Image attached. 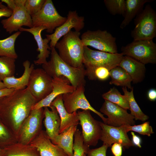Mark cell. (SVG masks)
Returning a JSON list of instances; mask_svg holds the SVG:
<instances>
[{"label":"cell","instance_id":"1","mask_svg":"<svg viewBox=\"0 0 156 156\" xmlns=\"http://www.w3.org/2000/svg\"><path fill=\"white\" fill-rule=\"evenodd\" d=\"M37 102L27 88L0 98V118L16 139L21 125Z\"/></svg>","mask_w":156,"mask_h":156},{"label":"cell","instance_id":"2","mask_svg":"<svg viewBox=\"0 0 156 156\" xmlns=\"http://www.w3.org/2000/svg\"><path fill=\"white\" fill-rule=\"evenodd\" d=\"M42 66V68L52 78L63 77L75 89L85 86L86 70L83 65L78 67L69 65L60 57L55 48L51 49L50 60Z\"/></svg>","mask_w":156,"mask_h":156},{"label":"cell","instance_id":"3","mask_svg":"<svg viewBox=\"0 0 156 156\" xmlns=\"http://www.w3.org/2000/svg\"><path fill=\"white\" fill-rule=\"evenodd\" d=\"M80 32L71 31L55 44L60 57L66 63L75 67L83 65L84 45L80 38Z\"/></svg>","mask_w":156,"mask_h":156},{"label":"cell","instance_id":"4","mask_svg":"<svg viewBox=\"0 0 156 156\" xmlns=\"http://www.w3.org/2000/svg\"><path fill=\"white\" fill-rule=\"evenodd\" d=\"M123 56L121 53H112L94 50L84 46L83 64L86 76L89 80H94L93 73L96 68L103 66L110 70L118 66Z\"/></svg>","mask_w":156,"mask_h":156},{"label":"cell","instance_id":"5","mask_svg":"<svg viewBox=\"0 0 156 156\" xmlns=\"http://www.w3.org/2000/svg\"><path fill=\"white\" fill-rule=\"evenodd\" d=\"M135 27L131 32L133 40H153L156 36V12L147 5L135 17Z\"/></svg>","mask_w":156,"mask_h":156},{"label":"cell","instance_id":"6","mask_svg":"<svg viewBox=\"0 0 156 156\" xmlns=\"http://www.w3.org/2000/svg\"><path fill=\"white\" fill-rule=\"evenodd\" d=\"M123 55L131 57L146 64L156 63V44L153 40H133L121 48Z\"/></svg>","mask_w":156,"mask_h":156},{"label":"cell","instance_id":"7","mask_svg":"<svg viewBox=\"0 0 156 156\" xmlns=\"http://www.w3.org/2000/svg\"><path fill=\"white\" fill-rule=\"evenodd\" d=\"M31 17L33 27H44L47 32L50 34L67 19L59 13L51 0H45L41 10Z\"/></svg>","mask_w":156,"mask_h":156},{"label":"cell","instance_id":"8","mask_svg":"<svg viewBox=\"0 0 156 156\" xmlns=\"http://www.w3.org/2000/svg\"><path fill=\"white\" fill-rule=\"evenodd\" d=\"M81 38L84 46L106 52L118 53L116 38L106 30H88L82 34Z\"/></svg>","mask_w":156,"mask_h":156},{"label":"cell","instance_id":"9","mask_svg":"<svg viewBox=\"0 0 156 156\" xmlns=\"http://www.w3.org/2000/svg\"><path fill=\"white\" fill-rule=\"evenodd\" d=\"M53 79L42 68L32 70L26 88L37 102L45 98L51 92Z\"/></svg>","mask_w":156,"mask_h":156},{"label":"cell","instance_id":"10","mask_svg":"<svg viewBox=\"0 0 156 156\" xmlns=\"http://www.w3.org/2000/svg\"><path fill=\"white\" fill-rule=\"evenodd\" d=\"M44 117L43 108L32 109L21 125L16 139L17 142L29 144L41 130L42 121Z\"/></svg>","mask_w":156,"mask_h":156},{"label":"cell","instance_id":"11","mask_svg":"<svg viewBox=\"0 0 156 156\" xmlns=\"http://www.w3.org/2000/svg\"><path fill=\"white\" fill-rule=\"evenodd\" d=\"M77 113L84 144L89 147L96 146L101 136L102 129L100 122L93 118L90 110L78 111Z\"/></svg>","mask_w":156,"mask_h":156},{"label":"cell","instance_id":"12","mask_svg":"<svg viewBox=\"0 0 156 156\" xmlns=\"http://www.w3.org/2000/svg\"><path fill=\"white\" fill-rule=\"evenodd\" d=\"M85 86H81L71 92L63 94V103L65 109L69 113L77 111L79 109L91 111L99 116L103 122L106 124L107 118L91 106L85 96Z\"/></svg>","mask_w":156,"mask_h":156},{"label":"cell","instance_id":"13","mask_svg":"<svg viewBox=\"0 0 156 156\" xmlns=\"http://www.w3.org/2000/svg\"><path fill=\"white\" fill-rule=\"evenodd\" d=\"M26 0H14L16 9L9 17L1 21L3 28L10 34L18 31L23 26L33 27L31 16L25 8Z\"/></svg>","mask_w":156,"mask_h":156},{"label":"cell","instance_id":"14","mask_svg":"<svg viewBox=\"0 0 156 156\" xmlns=\"http://www.w3.org/2000/svg\"><path fill=\"white\" fill-rule=\"evenodd\" d=\"M105 100L100 111L107 116V125L115 127H120L123 125H135L134 117L128 113L127 110L109 101Z\"/></svg>","mask_w":156,"mask_h":156},{"label":"cell","instance_id":"15","mask_svg":"<svg viewBox=\"0 0 156 156\" xmlns=\"http://www.w3.org/2000/svg\"><path fill=\"white\" fill-rule=\"evenodd\" d=\"M66 18L65 22L56 28L53 33L46 35V38L50 40L49 45L51 49L55 48L59 40L72 29H74L76 31L80 32L84 27V17L79 16L76 10L69 11Z\"/></svg>","mask_w":156,"mask_h":156},{"label":"cell","instance_id":"16","mask_svg":"<svg viewBox=\"0 0 156 156\" xmlns=\"http://www.w3.org/2000/svg\"><path fill=\"white\" fill-rule=\"evenodd\" d=\"M100 123L102 129L100 140L103 142V144L109 147L113 144L118 143L124 148L134 146L129 138L127 133L121 126H111L101 122Z\"/></svg>","mask_w":156,"mask_h":156},{"label":"cell","instance_id":"17","mask_svg":"<svg viewBox=\"0 0 156 156\" xmlns=\"http://www.w3.org/2000/svg\"><path fill=\"white\" fill-rule=\"evenodd\" d=\"M39 156H68L58 146L53 144L45 131L41 130L29 144Z\"/></svg>","mask_w":156,"mask_h":156},{"label":"cell","instance_id":"18","mask_svg":"<svg viewBox=\"0 0 156 156\" xmlns=\"http://www.w3.org/2000/svg\"><path fill=\"white\" fill-rule=\"evenodd\" d=\"M65 78L56 77L53 79L52 90L50 93L46 97L36 103L32 107V109H37L45 107H51V104L53 100L59 95L71 92L75 90Z\"/></svg>","mask_w":156,"mask_h":156},{"label":"cell","instance_id":"19","mask_svg":"<svg viewBox=\"0 0 156 156\" xmlns=\"http://www.w3.org/2000/svg\"><path fill=\"white\" fill-rule=\"evenodd\" d=\"M46 28L43 26L33 27L29 28H21L19 30L22 31H26L30 33L33 36L38 46L37 51L39 52L37 57V60H34V63L37 65L46 64L48 58L51 52V50L48 43L50 40L47 38L43 39L41 36V32Z\"/></svg>","mask_w":156,"mask_h":156},{"label":"cell","instance_id":"20","mask_svg":"<svg viewBox=\"0 0 156 156\" xmlns=\"http://www.w3.org/2000/svg\"><path fill=\"white\" fill-rule=\"evenodd\" d=\"M62 94L57 96L52 102L51 106L56 109L61 120V124L59 134L66 131L73 126H77L79 124L77 111L72 113H68L65 109L63 105Z\"/></svg>","mask_w":156,"mask_h":156},{"label":"cell","instance_id":"21","mask_svg":"<svg viewBox=\"0 0 156 156\" xmlns=\"http://www.w3.org/2000/svg\"><path fill=\"white\" fill-rule=\"evenodd\" d=\"M118 66L124 69L129 74L133 83L141 82L145 78V65L131 57L123 55Z\"/></svg>","mask_w":156,"mask_h":156},{"label":"cell","instance_id":"22","mask_svg":"<svg viewBox=\"0 0 156 156\" xmlns=\"http://www.w3.org/2000/svg\"><path fill=\"white\" fill-rule=\"evenodd\" d=\"M44 124L46 128V133L51 141L59 134L61 124V120L56 108L51 106V110L48 107H44Z\"/></svg>","mask_w":156,"mask_h":156},{"label":"cell","instance_id":"23","mask_svg":"<svg viewBox=\"0 0 156 156\" xmlns=\"http://www.w3.org/2000/svg\"><path fill=\"white\" fill-rule=\"evenodd\" d=\"M23 65L24 71L22 75L20 77L16 78L14 76L5 78L2 81L5 87L13 88L15 90L24 89L27 86L31 74L34 68V65L28 60L24 61Z\"/></svg>","mask_w":156,"mask_h":156},{"label":"cell","instance_id":"24","mask_svg":"<svg viewBox=\"0 0 156 156\" xmlns=\"http://www.w3.org/2000/svg\"><path fill=\"white\" fill-rule=\"evenodd\" d=\"M77 126H73L66 131L57 135L52 142L58 146L68 156H73V146L74 133Z\"/></svg>","mask_w":156,"mask_h":156},{"label":"cell","instance_id":"25","mask_svg":"<svg viewBox=\"0 0 156 156\" xmlns=\"http://www.w3.org/2000/svg\"><path fill=\"white\" fill-rule=\"evenodd\" d=\"M153 0H126L125 10L124 19L121 22L120 28L123 29L128 25L132 20L143 9L144 5Z\"/></svg>","mask_w":156,"mask_h":156},{"label":"cell","instance_id":"26","mask_svg":"<svg viewBox=\"0 0 156 156\" xmlns=\"http://www.w3.org/2000/svg\"><path fill=\"white\" fill-rule=\"evenodd\" d=\"M1 149L0 154L2 156H39L36 150L30 145L18 142Z\"/></svg>","mask_w":156,"mask_h":156},{"label":"cell","instance_id":"27","mask_svg":"<svg viewBox=\"0 0 156 156\" xmlns=\"http://www.w3.org/2000/svg\"><path fill=\"white\" fill-rule=\"evenodd\" d=\"M111 80L109 83L116 86L125 87L131 90V79L127 72L120 67L117 66L109 71Z\"/></svg>","mask_w":156,"mask_h":156},{"label":"cell","instance_id":"28","mask_svg":"<svg viewBox=\"0 0 156 156\" xmlns=\"http://www.w3.org/2000/svg\"><path fill=\"white\" fill-rule=\"evenodd\" d=\"M21 32H16L7 38L0 40V56L6 57L16 59L18 57L15 49L16 39Z\"/></svg>","mask_w":156,"mask_h":156},{"label":"cell","instance_id":"29","mask_svg":"<svg viewBox=\"0 0 156 156\" xmlns=\"http://www.w3.org/2000/svg\"><path fill=\"white\" fill-rule=\"evenodd\" d=\"M122 89L127 98L128 102L130 114L134 118L135 120L145 121L148 119L149 117L145 114L142 111L135 99L133 94V87L130 91H129L125 87H122Z\"/></svg>","mask_w":156,"mask_h":156},{"label":"cell","instance_id":"30","mask_svg":"<svg viewBox=\"0 0 156 156\" xmlns=\"http://www.w3.org/2000/svg\"><path fill=\"white\" fill-rule=\"evenodd\" d=\"M105 100L114 103L127 110L129 109L127 99L124 95H122L115 87L111 88L107 92L102 95Z\"/></svg>","mask_w":156,"mask_h":156},{"label":"cell","instance_id":"31","mask_svg":"<svg viewBox=\"0 0 156 156\" xmlns=\"http://www.w3.org/2000/svg\"><path fill=\"white\" fill-rule=\"evenodd\" d=\"M16 59L6 57L0 56V81L5 78L14 75Z\"/></svg>","mask_w":156,"mask_h":156},{"label":"cell","instance_id":"32","mask_svg":"<svg viewBox=\"0 0 156 156\" xmlns=\"http://www.w3.org/2000/svg\"><path fill=\"white\" fill-rule=\"evenodd\" d=\"M84 143L81 132L77 129L74 135L73 156H84L90 149Z\"/></svg>","mask_w":156,"mask_h":156},{"label":"cell","instance_id":"33","mask_svg":"<svg viewBox=\"0 0 156 156\" xmlns=\"http://www.w3.org/2000/svg\"><path fill=\"white\" fill-rule=\"evenodd\" d=\"M104 4L111 14L122 15L124 16L125 10V0H104Z\"/></svg>","mask_w":156,"mask_h":156},{"label":"cell","instance_id":"34","mask_svg":"<svg viewBox=\"0 0 156 156\" xmlns=\"http://www.w3.org/2000/svg\"><path fill=\"white\" fill-rule=\"evenodd\" d=\"M149 123V122H146L137 125H123L121 126L127 133L131 131L137 132L140 134L150 136L151 134L154 133V132L153 128L150 125Z\"/></svg>","mask_w":156,"mask_h":156},{"label":"cell","instance_id":"35","mask_svg":"<svg viewBox=\"0 0 156 156\" xmlns=\"http://www.w3.org/2000/svg\"><path fill=\"white\" fill-rule=\"evenodd\" d=\"M10 131L0 118V148L13 143Z\"/></svg>","mask_w":156,"mask_h":156},{"label":"cell","instance_id":"36","mask_svg":"<svg viewBox=\"0 0 156 156\" xmlns=\"http://www.w3.org/2000/svg\"><path fill=\"white\" fill-rule=\"evenodd\" d=\"M45 1L26 0L25 4V8L28 13L31 16L41 10Z\"/></svg>","mask_w":156,"mask_h":156},{"label":"cell","instance_id":"37","mask_svg":"<svg viewBox=\"0 0 156 156\" xmlns=\"http://www.w3.org/2000/svg\"><path fill=\"white\" fill-rule=\"evenodd\" d=\"M110 70L107 68L103 66L96 68L93 73L94 80L98 79L101 81H105L110 77Z\"/></svg>","mask_w":156,"mask_h":156},{"label":"cell","instance_id":"38","mask_svg":"<svg viewBox=\"0 0 156 156\" xmlns=\"http://www.w3.org/2000/svg\"><path fill=\"white\" fill-rule=\"evenodd\" d=\"M109 147L103 144L101 146L93 149H89L84 156H106V152Z\"/></svg>","mask_w":156,"mask_h":156},{"label":"cell","instance_id":"39","mask_svg":"<svg viewBox=\"0 0 156 156\" xmlns=\"http://www.w3.org/2000/svg\"><path fill=\"white\" fill-rule=\"evenodd\" d=\"M111 151L114 156H121L122 154V147L119 144L114 143L112 146Z\"/></svg>","mask_w":156,"mask_h":156},{"label":"cell","instance_id":"40","mask_svg":"<svg viewBox=\"0 0 156 156\" xmlns=\"http://www.w3.org/2000/svg\"><path fill=\"white\" fill-rule=\"evenodd\" d=\"M12 11L7 6L3 8H0V18L3 17L8 18L12 14Z\"/></svg>","mask_w":156,"mask_h":156},{"label":"cell","instance_id":"41","mask_svg":"<svg viewBox=\"0 0 156 156\" xmlns=\"http://www.w3.org/2000/svg\"><path fill=\"white\" fill-rule=\"evenodd\" d=\"M131 134L132 136L133 143L134 146H136L140 148L141 147V140L140 138L137 135H135L134 133L131 131Z\"/></svg>","mask_w":156,"mask_h":156},{"label":"cell","instance_id":"42","mask_svg":"<svg viewBox=\"0 0 156 156\" xmlns=\"http://www.w3.org/2000/svg\"><path fill=\"white\" fill-rule=\"evenodd\" d=\"M1 1L3 3H6L7 7L12 11L16 8V5L14 2V0H1Z\"/></svg>","mask_w":156,"mask_h":156},{"label":"cell","instance_id":"43","mask_svg":"<svg viewBox=\"0 0 156 156\" xmlns=\"http://www.w3.org/2000/svg\"><path fill=\"white\" fill-rule=\"evenodd\" d=\"M148 99L151 101H154L156 100V90L152 88L150 89L147 93Z\"/></svg>","mask_w":156,"mask_h":156},{"label":"cell","instance_id":"44","mask_svg":"<svg viewBox=\"0 0 156 156\" xmlns=\"http://www.w3.org/2000/svg\"><path fill=\"white\" fill-rule=\"evenodd\" d=\"M15 90L13 88H7L0 89V98L10 94Z\"/></svg>","mask_w":156,"mask_h":156},{"label":"cell","instance_id":"45","mask_svg":"<svg viewBox=\"0 0 156 156\" xmlns=\"http://www.w3.org/2000/svg\"><path fill=\"white\" fill-rule=\"evenodd\" d=\"M6 88L2 81H0V89Z\"/></svg>","mask_w":156,"mask_h":156},{"label":"cell","instance_id":"46","mask_svg":"<svg viewBox=\"0 0 156 156\" xmlns=\"http://www.w3.org/2000/svg\"><path fill=\"white\" fill-rule=\"evenodd\" d=\"M2 2L0 1V8H3L5 7L6 6L2 4Z\"/></svg>","mask_w":156,"mask_h":156},{"label":"cell","instance_id":"47","mask_svg":"<svg viewBox=\"0 0 156 156\" xmlns=\"http://www.w3.org/2000/svg\"><path fill=\"white\" fill-rule=\"evenodd\" d=\"M1 148H0V152H1Z\"/></svg>","mask_w":156,"mask_h":156},{"label":"cell","instance_id":"48","mask_svg":"<svg viewBox=\"0 0 156 156\" xmlns=\"http://www.w3.org/2000/svg\"><path fill=\"white\" fill-rule=\"evenodd\" d=\"M0 156H2L1 155V154H0Z\"/></svg>","mask_w":156,"mask_h":156}]
</instances>
